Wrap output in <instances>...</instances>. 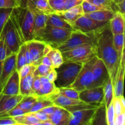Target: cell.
I'll return each instance as SVG.
<instances>
[{"label":"cell","instance_id":"obj_1","mask_svg":"<svg viewBox=\"0 0 125 125\" xmlns=\"http://www.w3.org/2000/svg\"><path fill=\"white\" fill-rule=\"evenodd\" d=\"M96 56L104 63L113 86L118 75L121 61L113 45V34L109 22L100 31L96 40Z\"/></svg>","mask_w":125,"mask_h":125},{"label":"cell","instance_id":"obj_2","mask_svg":"<svg viewBox=\"0 0 125 125\" xmlns=\"http://www.w3.org/2000/svg\"><path fill=\"white\" fill-rule=\"evenodd\" d=\"M22 43L33 40L34 15L26 6H20L12 9L10 15Z\"/></svg>","mask_w":125,"mask_h":125},{"label":"cell","instance_id":"obj_3","mask_svg":"<svg viewBox=\"0 0 125 125\" xmlns=\"http://www.w3.org/2000/svg\"><path fill=\"white\" fill-rule=\"evenodd\" d=\"M83 63L72 62H64L56 68L57 78L54 82L58 88L68 87L73 84L76 79Z\"/></svg>","mask_w":125,"mask_h":125},{"label":"cell","instance_id":"obj_4","mask_svg":"<svg viewBox=\"0 0 125 125\" xmlns=\"http://www.w3.org/2000/svg\"><path fill=\"white\" fill-rule=\"evenodd\" d=\"M101 29L90 32H84L78 30L73 31L71 34L70 37L67 42L54 48H56L59 50L61 52H63L83 44L96 45L98 35Z\"/></svg>","mask_w":125,"mask_h":125},{"label":"cell","instance_id":"obj_5","mask_svg":"<svg viewBox=\"0 0 125 125\" xmlns=\"http://www.w3.org/2000/svg\"><path fill=\"white\" fill-rule=\"evenodd\" d=\"M62 54L64 62L84 64L96 56V46L91 44H83Z\"/></svg>","mask_w":125,"mask_h":125},{"label":"cell","instance_id":"obj_6","mask_svg":"<svg viewBox=\"0 0 125 125\" xmlns=\"http://www.w3.org/2000/svg\"><path fill=\"white\" fill-rule=\"evenodd\" d=\"M97 57V56H94L83 64L76 79L70 87L74 89L78 92L91 88L93 82V67Z\"/></svg>","mask_w":125,"mask_h":125},{"label":"cell","instance_id":"obj_7","mask_svg":"<svg viewBox=\"0 0 125 125\" xmlns=\"http://www.w3.org/2000/svg\"><path fill=\"white\" fill-rule=\"evenodd\" d=\"M72 31H73L46 25L40 40L55 47L67 42L70 37Z\"/></svg>","mask_w":125,"mask_h":125},{"label":"cell","instance_id":"obj_8","mask_svg":"<svg viewBox=\"0 0 125 125\" xmlns=\"http://www.w3.org/2000/svg\"><path fill=\"white\" fill-rule=\"evenodd\" d=\"M0 39H3L6 46L13 54L17 53L23 44L10 18L1 31Z\"/></svg>","mask_w":125,"mask_h":125},{"label":"cell","instance_id":"obj_9","mask_svg":"<svg viewBox=\"0 0 125 125\" xmlns=\"http://www.w3.org/2000/svg\"><path fill=\"white\" fill-rule=\"evenodd\" d=\"M49 99L54 105L64 108L70 112L84 109L97 107L85 103L79 99L70 98L61 95L59 93L51 95Z\"/></svg>","mask_w":125,"mask_h":125},{"label":"cell","instance_id":"obj_10","mask_svg":"<svg viewBox=\"0 0 125 125\" xmlns=\"http://www.w3.org/2000/svg\"><path fill=\"white\" fill-rule=\"evenodd\" d=\"M79 98L85 103L95 107L105 105L103 86L85 89L79 92Z\"/></svg>","mask_w":125,"mask_h":125},{"label":"cell","instance_id":"obj_11","mask_svg":"<svg viewBox=\"0 0 125 125\" xmlns=\"http://www.w3.org/2000/svg\"><path fill=\"white\" fill-rule=\"evenodd\" d=\"M98 108V107L84 109L70 112L68 125H94Z\"/></svg>","mask_w":125,"mask_h":125},{"label":"cell","instance_id":"obj_12","mask_svg":"<svg viewBox=\"0 0 125 125\" xmlns=\"http://www.w3.org/2000/svg\"><path fill=\"white\" fill-rule=\"evenodd\" d=\"M25 6L34 15V24L33 35L34 39L40 40L46 26V15L39 12L35 8L30 0H26Z\"/></svg>","mask_w":125,"mask_h":125},{"label":"cell","instance_id":"obj_13","mask_svg":"<svg viewBox=\"0 0 125 125\" xmlns=\"http://www.w3.org/2000/svg\"><path fill=\"white\" fill-rule=\"evenodd\" d=\"M109 22L95 20L84 14L73 23V27L76 30L84 32H90L104 28Z\"/></svg>","mask_w":125,"mask_h":125},{"label":"cell","instance_id":"obj_14","mask_svg":"<svg viewBox=\"0 0 125 125\" xmlns=\"http://www.w3.org/2000/svg\"><path fill=\"white\" fill-rule=\"evenodd\" d=\"M93 82L91 88L96 87L103 85L109 78L108 71L104 63L101 59L97 57L93 67Z\"/></svg>","mask_w":125,"mask_h":125},{"label":"cell","instance_id":"obj_15","mask_svg":"<svg viewBox=\"0 0 125 125\" xmlns=\"http://www.w3.org/2000/svg\"><path fill=\"white\" fill-rule=\"evenodd\" d=\"M24 43L28 46L30 52L32 64L37 67L41 63V60L43 56V50L46 43L36 39L29 40Z\"/></svg>","mask_w":125,"mask_h":125},{"label":"cell","instance_id":"obj_16","mask_svg":"<svg viewBox=\"0 0 125 125\" xmlns=\"http://www.w3.org/2000/svg\"><path fill=\"white\" fill-rule=\"evenodd\" d=\"M16 54H12L7 57L3 62L2 69L0 76V94L7 83V81L17 70L16 68Z\"/></svg>","mask_w":125,"mask_h":125},{"label":"cell","instance_id":"obj_17","mask_svg":"<svg viewBox=\"0 0 125 125\" xmlns=\"http://www.w3.org/2000/svg\"><path fill=\"white\" fill-rule=\"evenodd\" d=\"M23 97L21 95H6L0 94V117L17 106Z\"/></svg>","mask_w":125,"mask_h":125},{"label":"cell","instance_id":"obj_18","mask_svg":"<svg viewBox=\"0 0 125 125\" xmlns=\"http://www.w3.org/2000/svg\"><path fill=\"white\" fill-rule=\"evenodd\" d=\"M125 50L123 51L121 57L120 67L118 70L117 79L114 85V97L120 98L123 96V87H124V76L125 68Z\"/></svg>","mask_w":125,"mask_h":125},{"label":"cell","instance_id":"obj_19","mask_svg":"<svg viewBox=\"0 0 125 125\" xmlns=\"http://www.w3.org/2000/svg\"><path fill=\"white\" fill-rule=\"evenodd\" d=\"M20 78L18 71H15L12 74L5 86L4 87L1 94L6 95H18L20 94Z\"/></svg>","mask_w":125,"mask_h":125},{"label":"cell","instance_id":"obj_20","mask_svg":"<svg viewBox=\"0 0 125 125\" xmlns=\"http://www.w3.org/2000/svg\"><path fill=\"white\" fill-rule=\"evenodd\" d=\"M56 14L63 18V20L68 22L73 26V24L78 18L84 14L83 12L82 5H78L74 7L69 9L65 10L61 12H56Z\"/></svg>","mask_w":125,"mask_h":125},{"label":"cell","instance_id":"obj_21","mask_svg":"<svg viewBox=\"0 0 125 125\" xmlns=\"http://www.w3.org/2000/svg\"><path fill=\"white\" fill-rule=\"evenodd\" d=\"M70 112L64 108L59 107L52 114L49 116L53 125H68Z\"/></svg>","mask_w":125,"mask_h":125},{"label":"cell","instance_id":"obj_22","mask_svg":"<svg viewBox=\"0 0 125 125\" xmlns=\"http://www.w3.org/2000/svg\"><path fill=\"white\" fill-rule=\"evenodd\" d=\"M109 26L113 35L125 34V15L116 12L113 18L109 21Z\"/></svg>","mask_w":125,"mask_h":125},{"label":"cell","instance_id":"obj_23","mask_svg":"<svg viewBox=\"0 0 125 125\" xmlns=\"http://www.w3.org/2000/svg\"><path fill=\"white\" fill-rule=\"evenodd\" d=\"M46 25L51 26L55 28H61V29H68L70 31H75L73 27L70 23L66 21L65 20L61 18L58 15L55 13H51L46 15Z\"/></svg>","mask_w":125,"mask_h":125},{"label":"cell","instance_id":"obj_24","mask_svg":"<svg viewBox=\"0 0 125 125\" xmlns=\"http://www.w3.org/2000/svg\"><path fill=\"white\" fill-rule=\"evenodd\" d=\"M59 93V88L56 87L54 83L48 81L42 84L40 89L34 93L33 95L36 98H48L52 95Z\"/></svg>","mask_w":125,"mask_h":125},{"label":"cell","instance_id":"obj_25","mask_svg":"<svg viewBox=\"0 0 125 125\" xmlns=\"http://www.w3.org/2000/svg\"><path fill=\"white\" fill-rule=\"evenodd\" d=\"M34 73L27 76L20 78V94L22 96L34 95L32 90V83L34 79Z\"/></svg>","mask_w":125,"mask_h":125},{"label":"cell","instance_id":"obj_26","mask_svg":"<svg viewBox=\"0 0 125 125\" xmlns=\"http://www.w3.org/2000/svg\"><path fill=\"white\" fill-rule=\"evenodd\" d=\"M115 12L110 10L103 9L84 15L99 21H109L114 17Z\"/></svg>","mask_w":125,"mask_h":125},{"label":"cell","instance_id":"obj_27","mask_svg":"<svg viewBox=\"0 0 125 125\" xmlns=\"http://www.w3.org/2000/svg\"><path fill=\"white\" fill-rule=\"evenodd\" d=\"M104 96V104L106 107L112 103L114 98V87L111 78L109 77L103 85Z\"/></svg>","mask_w":125,"mask_h":125},{"label":"cell","instance_id":"obj_28","mask_svg":"<svg viewBox=\"0 0 125 125\" xmlns=\"http://www.w3.org/2000/svg\"><path fill=\"white\" fill-rule=\"evenodd\" d=\"M47 56L50 58L52 63V67L54 69L59 68L64 62L62 52L56 48H52Z\"/></svg>","mask_w":125,"mask_h":125},{"label":"cell","instance_id":"obj_29","mask_svg":"<svg viewBox=\"0 0 125 125\" xmlns=\"http://www.w3.org/2000/svg\"><path fill=\"white\" fill-rule=\"evenodd\" d=\"M13 118L17 122V124L21 125H37L38 123L40 122V120L31 112L15 117Z\"/></svg>","mask_w":125,"mask_h":125},{"label":"cell","instance_id":"obj_30","mask_svg":"<svg viewBox=\"0 0 125 125\" xmlns=\"http://www.w3.org/2000/svg\"><path fill=\"white\" fill-rule=\"evenodd\" d=\"M35 8L39 12L45 15L51 14L54 13L50 5L49 4L48 0H30Z\"/></svg>","mask_w":125,"mask_h":125},{"label":"cell","instance_id":"obj_31","mask_svg":"<svg viewBox=\"0 0 125 125\" xmlns=\"http://www.w3.org/2000/svg\"><path fill=\"white\" fill-rule=\"evenodd\" d=\"M125 34L113 35V45L118 57L121 61L123 51L125 50Z\"/></svg>","mask_w":125,"mask_h":125},{"label":"cell","instance_id":"obj_32","mask_svg":"<svg viewBox=\"0 0 125 125\" xmlns=\"http://www.w3.org/2000/svg\"><path fill=\"white\" fill-rule=\"evenodd\" d=\"M37 100V98L33 95L24 96L21 100L20 101L19 103L17 104V106L28 113L32 108L33 105L36 102Z\"/></svg>","mask_w":125,"mask_h":125},{"label":"cell","instance_id":"obj_33","mask_svg":"<svg viewBox=\"0 0 125 125\" xmlns=\"http://www.w3.org/2000/svg\"><path fill=\"white\" fill-rule=\"evenodd\" d=\"M103 9L110 10L117 12L115 4L112 0H86Z\"/></svg>","mask_w":125,"mask_h":125},{"label":"cell","instance_id":"obj_34","mask_svg":"<svg viewBox=\"0 0 125 125\" xmlns=\"http://www.w3.org/2000/svg\"><path fill=\"white\" fill-rule=\"evenodd\" d=\"M37 100L35 103L32 108L31 109L29 112H34L37 111H39L43 109L44 107H46L49 106H52L54 105L52 103V101L48 98H37Z\"/></svg>","mask_w":125,"mask_h":125},{"label":"cell","instance_id":"obj_35","mask_svg":"<svg viewBox=\"0 0 125 125\" xmlns=\"http://www.w3.org/2000/svg\"><path fill=\"white\" fill-rule=\"evenodd\" d=\"M27 64L26 59L25 53L23 45L21 46L20 48L16 54V68L17 70L18 71L23 66Z\"/></svg>","mask_w":125,"mask_h":125},{"label":"cell","instance_id":"obj_36","mask_svg":"<svg viewBox=\"0 0 125 125\" xmlns=\"http://www.w3.org/2000/svg\"><path fill=\"white\" fill-rule=\"evenodd\" d=\"M59 94L70 98L79 99V92L76 90L70 87L59 88Z\"/></svg>","mask_w":125,"mask_h":125},{"label":"cell","instance_id":"obj_37","mask_svg":"<svg viewBox=\"0 0 125 125\" xmlns=\"http://www.w3.org/2000/svg\"><path fill=\"white\" fill-rule=\"evenodd\" d=\"M12 9H0V34L6 22L9 19Z\"/></svg>","mask_w":125,"mask_h":125},{"label":"cell","instance_id":"obj_38","mask_svg":"<svg viewBox=\"0 0 125 125\" xmlns=\"http://www.w3.org/2000/svg\"><path fill=\"white\" fill-rule=\"evenodd\" d=\"M36 67L32 63H27L21 67L18 71L20 78H23L27 76L29 74L34 73Z\"/></svg>","mask_w":125,"mask_h":125},{"label":"cell","instance_id":"obj_39","mask_svg":"<svg viewBox=\"0 0 125 125\" xmlns=\"http://www.w3.org/2000/svg\"><path fill=\"white\" fill-rule=\"evenodd\" d=\"M12 54L10 50L6 46L3 39H0V61L3 62L7 57Z\"/></svg>","mask_w":125,"mask_h":125},{"label":"cell","instance_id":"obj_40","mask_svg":"<svg viewBox=\"0 0 125 125\" xmlns=\"http://www.w3.org/2000/svg\"><path fill=\"white\" fill-rule=\"evenodd\" d=\"M81 5L82 7H83V12H84V14L103 9L101 8V7L91 3V2H89V1H86V0H84L83 2H82Z\"/></svg>","mask_w":125,"mask_h":125},{"label":"cell","instance_id":"obj_41","mask_svg":"<svg viewBox=\"0 0 125 125\" xmlns=\"http://www.w3.org/2000/svg\"><path fill=\"white\" fill-rule=\"evenodd\" d=\"M112 103H113L114 109L115 117L121 114L125 113V107L122 105L120 98L114 97Z\"/></svg>","mask_w":125,"mask_h":125},{"label":"cell","instance_id":"obj_42","mask_svg":"<svg viewBox=\"0 0 125 125\" xmlns=\"http://www.w3.org/2000/svg\"><path fill=\"white\" fill-rule=\"evenodd\" d=\"M65 0H48L49 4L54 13L64 10V3Z\"/></svg>","mask_w":125,"mask_h":125},{"label":"cell","instance_id":"obj_43","mask_svg":"<svg viewBox=\"0 0 125 125\" xmlns=\"http://www.w3.org/2000/svg\"><path fill=\"white\" fill-rule=\"evenodd\" d=\"M106 122L107 125H114V120L115 118V112L112 101L106 110Z\"/></svg>","mask_w":125,"mask_h":125},{"label":"cell","instance_id":"obj_44","mask_svg":"<svg viewBox=\"0 0 125 125\" xmlns=\"http://www.w3.org/2000/svg\"><path fill=\"white\" fill-rule=\"evenodd\" d=\"M52 69V68H51V67L42 64V63H40L35 68V71L34 72V75L45 76H46L48 73Z\"/></svg>","mask_w":125,"mask_h":125},{"label":"cell","instance_id":"obj_45","mask_svg":"<svg viewBox=\"0 0 125 125\" xmlns=\"http://www.w3.org/2000/svg\"><path fill=\"white\" fill-rule=\"evenodd\" d=\"M27 113L25 111H24L23 109H22L21 108H20V107H18V106H15L13 108H12V109L10 110L9 111L7 112L6 113H5L4 114L2 115L0 117H17V116L21 115Z\"/></svg>","mask_w":125,"mask_h":125},{"label":"cell","instance_id":"obj_46","mask_svg":"<svg viewBox=\"0 0 125 125\" xmlns=\"http://www.w3.org/2000/svg\"><path fill=\"white\" fill-rule=\"evenodd\" d=\"M20 7L15 0H0V9H14Z\"/></svg>","mask_w":125,"mask_h":125},{"label":"cell","instance_id":"obj_47","mask_svg":"<svg viewBox=\"0 0 125 125\" xmlns=\"http://www.w3.org/2000/svg\"><path fill=\"white\" fill-rule=\"evenodd\" d=\"M84 0H65L64 3V10L81 4Z\"/></svg>","mask_w":125,"mask_h":125},{"label":"cell","instance_id":"obj_48","mask_svg":"<svg viewBox=\"0 0 125 125\" xmlns=\"http://www.w3.org/2000/svg\"><path fill=\"white\" fill-rule=\"evenodd\" d=\"M0 125H18L13 117H0Z\"/></svg>","mask_w":125,"mask_h":125},{"label":"cell","instance_id":"obj_49","mask_svg":"<svg viewBox=\"0 0 125 125\" xmlns=\"http://www.w3.org/2000/svg\"><path fill=\"white\" fill-rule=\"evenodd\" d=\"M32 113V114L34 115L36 118H37L40 121H46V120H50V118H49V115H48L46 114L43 113L42 111H37V112H31Z\"/></svg>","mask_w":125,"mask_h":125},{"label":"cell","instance_id":"obj_50","mask_svg":"<svg viewBox=\"0 0 125 125\" xmlns=\"http://www.w3.org/2000/svg\"><path fill=\"white\" fill-rule=\"evenodd\" d=\"M41 85H42V84H41V82H40V81L39 76L34 75V79H33V83H32V90L33 92H34V93L36 92L40 89Z\"/></svg>","mask_w":125,"mask_h":125},{"label":"cell","instance_id":"obj_51","mask_svg":"<svg viewBox=\"0 0 125 125\" xmlns=\"http://www.w3.org/2000/svg\"><path fill=\"white\" fill-rule=\"evenodd\" d=\"M125 113L121 114L115 116L114 120V125H125Z\"/></svg>","mask_w":125,"mask_h":125},{"label":"cell","instance_id":"obj_52","mask_svg":"<svg viewBox=\"0 0 125 125\" xmlns=\"http://www.w3.org/2000/svg\"><path fill=\"white\" fill-rule=\"evenodd\" d=\"M57 107H58V106H56V105H52V106H49L46 107H44L43 109L40 110V111L50 116L54 112V111L57 109Z\"/></svg>","mask_w":125,"mask_h":125},{"label":"cell","instance_id":"obj_53","mask_svg":"<svg viewBox=\"0 0 125 125\" xmlns=\"http://www.w3.org/2000/svg\"><path fill=\"white\" fill-rule=\"evenodd\" d=\"M47 79H48L49 81L52 82V83H54L56 81V78H57V72H56V69L52 68L50 72L47 74L46 76Z\"/></svg>","mask_w":125,"mask_h":125},{"label":"cell","instance_id":"obj_54","mask_svg":"<svg viewBox=\"0 0 125 125\" xmlns=\"http://www.w3.org/2000/svg\"><path fill=\"white\" fill-rule=\"evenodd\" d=\"M42 63V64L45 65H47L48 66V67H51V68H52V63H51V61H50V58H49V57L47 56V55L43 56L42 59L41 60V63Z\"/></svg>","mask_w":125,"mask_h":125},{"label":"cell","instance_id":"obj_55","mask_svg":"<svg viewBox=\"0 0 125 125\" xmlns=\"http://www.w3.org/2000/svg\"><path fill=\"white\" fill-rule=\"evenodd\" d=\"M39 78H40V82H41V84H44V83H47V82H48V79H47V78H46V76H39Z\"/></svg>","mask_w":125,"mask_h":125},{"label":"cell","instance_id":"obj_56","mask_svg":"<svg viewBox=\"0 0 125 125\" xmlns=\"http://www.w3.org/2000/svg\"><path fill=\"white\" fill-rule=\"evenodd\" d=\"M16 2H17L18 5L19 6H23V2H22V0H15Z\"/></svg>","mask_w":125,"mask_h":125},{"label":"cell","instance_id":"obj_57","mask_svg":"<svg viewBox=\"0 0 125 125\" xmlns=\"http://www.w3.org/2000/svg\"><path fill=\"white\" fill-rule=\"evenodd\" d=\"M2 65H3V62L0 61V76H1V72H2Z\"/></svg>","mask_w":125,"mask_h":125},{"label":"cell","instance_id":"obj_58","mask_svg":"<svg viewBox=\"0 0 125 125\" xmlns=\"http://www.w3.org/2000/svg\"><path fill=\"white\" fill-rule=\"evenodd\" d=\"M112 1H115V0H112Z\"/></svg>","mask_w":125,"mask_h":125}]
</instances>
